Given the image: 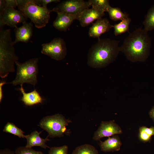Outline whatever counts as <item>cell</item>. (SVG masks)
Listing matches in <instances>:
<instances>
[{"label": "cell", "mask_w": 154, "mask_h": 154, "mask_svg": "<svg viewBox=\"0 0 154 154\" xmlns=\"http://www.w3.org/2000/svg\"><path fill=\"white\" fill-rule=\"evenodd\" d=\"M7 83L6 82L3 80L1 81L0 82V102H1L3 97L2 86L5 84Z\"/></svg>", "instance_id": "cell-30"}, {"label": "cell", "mask_w": 154, "mask_h": 154, "mask_svg": "<svg viewBox=\"0 0 154 154\" xmlns=\"http://www.w3.org/2000/svg\"><path fill=\"white\" fill-rule=\"evenodd\" d=\"M151 44L148 31L139 28L129 33L119 46V50L129 61L143 62L149 55Z\"/></svg>", "instance_id": "cell-1"}, {"label": "cell", "mask_w": 154, "mask_h": 154, "mask_svg": "<svg viewBox=\"0 0 154 154\" xmlns=\"http://www.w3.org/2000/svg\"><path fill=\"white\" fill-rule=\"evenodd\" d=\"M5 8L10 7L15 8L17 6V0H5Z\"/></svg>", "instance_id": "cell-28"}, {"label": "cell", "mask_w": 154, "mask_h": 154, "mask_svg": "<svg viewBox=\"0 0 154 154\" xmlns=\"http://www.w3.org/2000/svg\"><path fill=\"white\" fill-rule=\"evenodd\" d=\"M68 148L66 145L50 148L48 154H68Z\"/></svg>", "instance_id": "cell-26"}, {"label": "cell", "mask_w": 154, "mask_h": 154, "mask_svg": "<svg viewBox=\"0 0 154 154\" xmlns=\"http://www.w3.org/2000/svg\"><path fill=\"white\" fill-rule=\"evenodd\" d=\"M19 10L30 19L38 29L45 27L50 18L51 10L36 4L34 0H17Z\"/></svg>", "instance_id": "cell-4"}, {"label": "cell", "mask_w": 154, "mask_h": 154, "mask_svg": "<svg viewBox=\"0 0 154 154\" xmlns=\"http://www.w3.org/2000/svg\"><path fill=\"white\" fill-rule=\"evenodd\" d=\"M88 1L92 8L104 12H107L108 8L110 6L108 0H89Z\"/></svg>", "instance_id": "cell-24"}, {"label": "cell", "mask_w": 154, "mask_h": 154, "mask_svg": "<svg viewBox=\"0 0 154 154\" xmlns=\"http://www.w3.org/2000/svg\"><path fill=\"white\" fill-rule=\"evenodd\" d=\"M139 137L140 140L143 142L150 141L152 136H154V127H147L143 126L139 129Z\"/></svg>", "instance_id": "cell-21"}, {"label": "cell", "mask_w": 154, "mask_h": 154, "mask_svg": "<svg viewBox=\"0 0 154 154\" xmlns=\"http://www.w3.org/2000/svg\"><path fill=\"white\" fill-rule=\"evenodd\" d=\"M0 154H15L13 151L8 148H5L0 151Z\"/></svg>", "instance_id": "cell-29"}, {"label": "cell", "mask_w": 154, "mask_h": 154, "mask_svg": "<svg viewBox=\"0 0 154 154\" xmlns=\"http://www.w3.org/2000/svg\"><path fill=\"white\" fill-rule=\"evenodd\" d=\"M5 7V0H0V15H1L3 12Z\"/></svg>", "instance_id": "cell-31"}, {"label": "cell", "mask_w": 154, "mask_h": 154, "mask_svg": "<svg viewBox=\"0 0 154 154\" xmlns=\"http://www.w3.org/2000/svg\"><path fill=\"white\" fill-rule=\"evenodd\" d=\"M3 131L17 136L20 138H25L24 131L13 123L8 122L5 126Z\"/></svg>", "instance_id": "cell-23"}, {"label": "cell", "mask_w": 154, "mask_h": 154, "mask_svg": "<svg viewBox=\"0 0 154 154\" xmlns=\"http://www.w3.org/2000/svg\"><path fill=\"white\" fill-rule=\"evenodd\" d=\"M15 152V154H44L41 151H37L25 146L18 147Z\"/></svg>", "instance_id": "cell-25"}, {"label": "cell", "mask_w": 154, "mask_h": 154, "mask_svg": "<svg viewBox=\"0 0 154 154\" xmlns=\"http://www.w3.org/2000/svg\"><path fill=\"white\" fill-rule=\"evenodd\" d=\"M11 30L0 29V76L7 77L15 70L14 64L19 59L12 41Z\"/></svg>", "instance_id": "cell-3"}, {"label": "cell", "mask_w": 154, "mask_h": 154, "mask_svg": "<svg viewBox=\"0 0 154 154\" xmlns=\"http://www.w3.org/2000/svg\"><path fill=\"white\" fill-rule=\"evenodd\" d=\"M71 120L66 119L61 114H56L44 117L40 121L39 126L48 133V136L50 138L63 137L64 134L69 135L71 133L66 127Z\"/></svg>", "instance_id": "cell-5"}, {"label": "cell", "mask_w": 154, "mask_h": 154, "mask_svg": "<svg viewBox=\"0 0 154 154\" xmlns=\"http://www.w3.org/2000/svg\"><path fill=\"white\" fill-rule=\"evenodd\" d=\"M122 133L121 127L114 120L102 121L98 130L95 132L93 139L95 141L100 140L102 137H109Z\"/></svg>", "instance_id": "cell-10"}, {"label": "cell", "mask_w": 154, "mask_h": 154, "mask_svg": "<svg viewBox=\"0 0 154 154\" xmlns=\"http://www.w3.org/2000/svg\"><path fill=\"white\" fill-rule=\"evenodd\" d=\"M38 61V58H34L23 63L16 61L15 63L17 66L16 76L10 83L15 86L27 83L35 86L37 82Z\"/></svg>", "instance_id": "cell-6"}, {"label": "cell", "mask_w": 154, "mask_h": 154, "mask_svg": "<svg viewBox=\"0 0 154 154\" xmlns=\"http://www.w3.org/2000/svg\"><path fill=\"white\" fill-rule=\"evenodd\" d=\"M90 6L88 1L68 0L63 1L51 10V12L62 13L73 15H78Z\"/></svg>", "instance_id": "cell-8"}, {"label": "cell", "mask_w": 154, "mask_h": 154, "mask_svg": "<svg viewBox=\"0 0 154 154\" xmlns=\"http://www.w3.org/2000/svg\"><path fill=\"white\" fill-rule=\"evenodd\" d=\"M150 117L154 121V106L151 109L149 113Z\"/></svg>", "instance_id": "cell-32"}, {"label": "cell", "mask_w": 154, "mask_h": 154, "mask_svg": "<svg viewBox=\"0 0 154 154\" xmlns=\"http://www.w3.org/2000/svg\"><path fill=\"white\" fill-rule=\"evenodd\" d=\"M42 132H38L37 131H35L30 134L25 135V137L27 141L25 146L30 148L34 146H39L45 149L47 148H50V147L45 143L50 140L48 138V136L45 139L41 137L40 134Z\"/></svg>", "instance_id": "cell-15"}, {"label": "cell", "mask_w": 154, "mask_h": 154, "mask_svg": "<svg viewBox=\"0 0 154 154\" xmlns=\"http://www.w3.org/2000/svg\"><path fill=\"white\" fill-rule=\"evenodd\" d=\"M143 24L147 31L154 29V4L148 10Z\"/></svg>", "instance_id": "cell-20"}, {"label": "cell", "mask_w": 154, "mask_h": 154, "mask_svg": "<svg viewBox=\"0 0 154 154\" xmlns=\"http://www.w3.org/2000/svg\"><path fill=\"white\" fill-rule=\"evenodd\" d=\"M20 86L19 90L23 95L21 100L25 105L32 106L42 103L43 99L36 89L31 92L26 93L23 88V85Z\"/></svg>", "instance_id": "cell-17"}, {"label": "cell", "mask_w": 154, "mask_h": 154, "mask_svg": "<svg viewBox=\"0 0 154 154\" xmlns=\"http://www.w3.org/2000/svg\"><path fill=\"white\" fill-rule=\"evenodd\" d=\"M71 154H98V153L94 146L86 144L76 147Z\"/></svg>", "instance_id": "cell-22"}, {"label": "cell", "mask_w": 154, "mask_h": 154, "mask_svg": "<svg viewBox=\"0 0 154 154\" xmlns=\"http://www.w3.org/2000/svg\"><path fill=\"white\" fill-rule=\"evenodd\" d=\"M15 39L13 42L14 45L20 42L27 43L31 39L33 35V24L32 22H25L20 27H16L14 29Z\"/></svg>", "instance_id": "cell-12"}, {"label": "cell", "mask_w": 154, "mask_h": 154, "mask_svg": "<svg viewBox=\"0 0 154 154\" xmlns=\"http://www.w3.org/2000/svg\"><path fill=\"white\" fill-rule=\"evenodd\" d=\"M108 12L110 19L116 21L122 20L128 17V15L123 12L119 7H113L110 6L107 11Z\"/></svg>", "instance_id": "cell-19"}, {"label": "cell", "mask_w": 154, "mask_h": 154, "mask_svg": "<svg viewBox=\"0 0 154 154\" xmlns=\"http://www.w3.org/2000/svg\"><path fill=\"white\" fill-rule=\"evenodd\" d=\"M119 42L109 38L98 40L89 50L88 65L94 68H101L113 62L120 52Z\"/></svg>", "instance_id": "cell-2"}, {"label": "cell", "mask_w": 154, "mask_h": 154, "mask_svg": "<svg viewBox=\"0 0 154 154\" xmlns=\"http://www.w3.org/2000/svg\"><path fill=\"white\" fill-rule=\"evenodd\" d=\"M100 141L99 145L101 150L104 152L118 151L122 145L118 135L109 137L104 141Z\"/></svg>", "instance_id": "cell-16"}, {"label": "cell", "mask_w": 154, "mask_h": 154, "mask_svg": "<svg viewBox=\"0 0 154 154\" xmlns=\"http://www.w3.org/2000/svg\"><path fill=\"white\" fill-rule=\"evenodd\" d=\"M27 18L19 10L14 8H6L0 15V29H3L5 25L15 28L19 23L26 22Z\"/></svg>", "instance_id": "cell-9"}, {"label": "cell", "mask_w": 154, "mask_h": 154, "mask_svg": "<svg viewBox=\"0 0 154 154\" xmlns=\"http://www.w3.org/2000/svg\"><path fill=\"white\" fill-rule=\"evenodd\" d=\"M37 5L45 8L47 7V5L51 2L57 3L60 1V0H34Z\"/></svg>", "instance_id": "cell-27"}, {"label": "cell", "mask_w": 154, "mask_h": 154, "mask_svg": "<svg viewBox=\"0 0 154 154\" xmlns=\"http://www.w3.org/2000/svg\"><path fill=\"white\" fill-rule=\"evenodd\" d=\"M104 12L92 8L86 9L78 15L77 20L79 21L82 27H85L94 20L102 18L105 15Z\"/></svg>", "instance_id": "cell-11"}, {"label": "cell", "mask_w": 154, "mask_h": 154, "mask_svg": "<svg viewBox=\"0 0 154 154\" xmlns=\"http://www.w3.org/2000/svg\"><path fill=\"white\" fill-rule=\"evenodd\" d=\"M113 25L110 23L106 18H101L96 21L90 28L88 34L90 37L100 39V37L103 34L109 31Z\"/></svg>", "instance_id": "cell-13"}, {"label": "cell", "mask_w": 154, "mask_h": 154, "mask_svg": "<svg viewBox=\"0 0 154 154\" xmlns=\"http://www.w3.org/2000/svg\"><path fill=\"white\" fill-rule=\"evenodd\" d=\"M131 19L128 17L122 20L119 23L113 25L114 34L116 36L128 31Z\"/></svg>", "instance_id": "cell-18"}, {"label": "cell", "mask_w": 154, "mask_h": 154, "mask_svg": "<svg viewBox=\"0 0 154 154\" xmlns=\"http://www.w3.org/2000/svg\"><path fill=\"white\" fill-rule=\"evenodd\" d=\"M57 15L53 25L54 27L61 31L66 32L78 15H73L62 13H57Z\"/></svg>", "instance_id": "cell-14"}, {"label": "cell", "mask_w": 154, "mask_h": 154, "mask_svg": "<svg viewBox=\"0 0 154 154\" xmlns=\"http://www.w3.org/2000/svg\"><path fill=\"white\" fill-rule=\"evenodd\" d=\"M41 52L56 60H61L67 54L66 43L62 38H55L50 42L42 44Z\"/></svg>", "instance_id": "cell-7"}]
</instances>
